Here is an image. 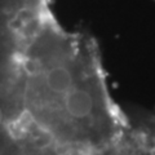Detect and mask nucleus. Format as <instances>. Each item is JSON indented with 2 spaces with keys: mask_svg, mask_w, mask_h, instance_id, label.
<instances>
[{
  "mask_svg": "<svg viewBox=\"0 0 155 155\" xmlns=\"http://www.w3.org/2000/svg\"><path fill=\"white\" fill-rule=\"evenodd\" d=\"M14 136L65 155H145L111 100L94 47L48 14L27 31Z\"/></svg>",
  "mask_w": 155,
  "mask_h": 155,
  "instance_id": "1",
  "label": "nucleus"
}]
</instances>
